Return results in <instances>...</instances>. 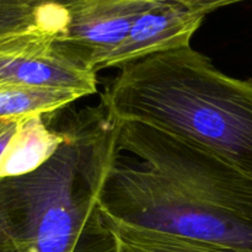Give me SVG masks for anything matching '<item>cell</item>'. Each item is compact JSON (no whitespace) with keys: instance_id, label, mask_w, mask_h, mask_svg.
Masks as SVG:
<instances>
[{"instance_id":"1","label":"cell","mask_w":252,"mask_h":252,"mask_svg":"<svg viewBox=\"0 0 252 252\" xmlns=\"http://www.w3.org/2000/svg\"><path fill=\"white\" fill-rule=\"evenodd\" d=\"M61 129L63 143L42 166L0 180V213L21 252H116L100 194L120 159L117 125L100 106Z\"/></svg>"},{"instance_id":"2","label":"cell","mask_w":252,"mask_h":252,"mask_svg":"<svg viewBox=\"0 0 252 252\" xmlns=\"http://www.w3.org/2000/svg\"><path fill=\"white\" fill-rule=\"evenodd\" d=\"M101 106L207 148L252 179V80L225 75L191 46L127 64Z\"/></svg>"},{"instance_id":"3","label":"cell","mask_w":252,"mask_h":252,"mask_svg":"<svg viewBox=\"0 0 252 252\" xmlns=\"http://www.w3.org/2000/svg\"><path fill=\"white\" fill-rule=\"evenodd\" d=\"M111 169L100 194L107 220L252 252V220L214 207L140 164Z\"/></svg>"},{"instance_id":"4","label":"cell","mask_w":252,"mask_h":252,"mask_svg":"<svg viewBox=\"0 0 252 252\" xmlns=\"http://www.w3.org/2000/svg\"><path fill=\"white\" fill-rule=\"evenodd\" d=\"M120 150L214 207L252 220V179L216 153L166 130L115 121Z\"/></svg>"},{"instance_id":"5","label":"cell","mask_w":252,"mask_h":252,"mask_svg":"<svg viewBox=\"0 0 252 252\" xmlns=\"http://www.w3.org/2000/svg\"><path fill=\"white\" fill-rule=\"evenodd\" d=\"M59 1L68 21L54 47L83 68L97 73L98 66L126 38L133 22L155 0Z\"/></svg>"},{"instance_id":"6","label":"cell","mask_w":252,"mask_h":252,"mask_svg":"<svg viewBox=\"0 0 252 252\" xmlns=\"http://www.w3.org/2000/svg\"><path fill=\"white\" fill-rule=\"evenodd\" d=\"M204 17L174 0H155L153 6L133 22L126 38L98 70L122 68L154 54L189 47Z\"/></svg>"},{"instance_id":"7","label":"cell","mask_w":252,"mask_h":252,"mask_svg":"<svg viewBox=\"0 0 252 252\" xmlns=\"http://www.w3.org/2000/svg\"><path fill=\"white\" fill-rule=\"evenodd\" d=\"M96 74L76 64L54 46L0 52V86L69 89L89 96L97 91Z\"/></svg>"},{"instance_id":"8","label":"cell","mask_w":252,"mask_h":252,"mask_svg":"<svg viewBox=\"0 0 252 252\" xmlns=\"http://www.w3.org/2000/svg\"><path fill=\"white\" fill-rule=\"evenodd\" d=\"M66 21L59 0H0V52L53 46Z\"/></svg>"},{"instance_id":"9","label":"cell","mask_w":252,"mask_h":252,"mask_svg":"<svg viewBox=\"0 0 252 252\" xmlns=\"http://www.w3.org/2000/svg\"><path fill=\"white\" fill-rule=\"evenodd\" d=\"M63 140L62 129L48 127L43 116L25 118L6 150L0 166V180L37 170L58 150Z\"/></svg>"},{"instance_id":"10","label":"cell","mask_w":252,"mask_h":252,"mask_svg":"<svg viewBox=\"0 0 252 252\" xmlns=\"http://www.w3.org/2000/svg\"><path fill=\"white\" fill-rule=\"evenodd\" d=\"M86 97L83 93L69 89L36 86H0V120H24L44 116Z\"/></svg>"},{"instance_id":"11","label":"cell","mask_w":252,"mask_h":252,"mask_svg":"<svg viewBox=\"0 0 252 252\" xmlns=\"http://www.w3.org/2000/svg\"><path fill=\"white\" fill-rule=\"evenodd\" d=\"M105 220L115 236L116 252H238L214 244Z\"/></svg>"},{"instance_id":"12","label":"cell","mask_w":252,"mask_h":252,"mask_svg":"<svg viewBox=\"0 0 252 252\" xmlns=\"http://www.w3.org/2000/svg\"><path fill=\"white\" fill-rule=\"evenodd\" d=\"M179 4L184 5L191 11L201 14L203 16L208 15L209 12L218 10L220 7L229 6V5L238 4V2L248 1V0H174Z\"/></svg>"},{"instance_id":"13","label":"cell","mask_w":252,"mask_h":252,"mask_svg":"<svg viewBox=\"0 0 252 252\" xmlns=\"http://www.w3.org/2000/svg\"><path fill=\"white\" fill-rule=\"evenodd\" d=\"M24 120H0V166L12 138Z\"/></svg>"},{"instance_id":"14","label":"cell","mask_w":252,"mask_h":252,"mask_svg":"<svg viewBox=\"0 0 252 252\" xmlns=\"http://www.w3.org/2000/svg\"><path fill=\"white\" fill-rule=\"evenodd\" d=\"M0 252H21L0 213Z\"/></svg>"}]
</instances>
